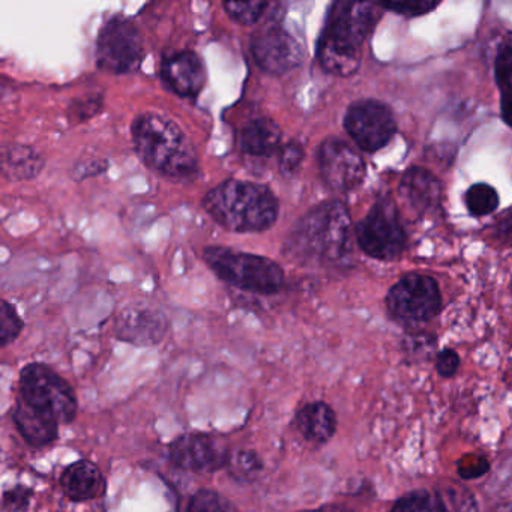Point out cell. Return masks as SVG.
Listing matches in <instances>:
<instances>
[{
  "label": "cell",
  "instance_id": "obj_32",
  "mask_svg": "<svg viewBox=\"0 0 512 512\" xmlns=\"http://www.w3.org/2000/svg\"><path fill=\"white\" fill-rule=\"evenodd\" d=\"M488 470L487 458L479 457V455H470V457L463 458L458 464V473L461 478L473 479L479 478L484 475Z\"/></svg>",
  "mask_w": 512,
  "mask_h": 512
},
{
  "label": "cell",
  "instance_id": "obj_1",
  "mask_svg": "<svg viewBox=\"0 0 512 512\" xmlns=\"http://www.w3.org/2000/svg\"><path fill=\"white\" fill-rule=\"evenodd\" d=\"M380 5L370 2H335L326 17L317 44L323 70L349 77L361 64V47L380 19Z\"/></svg>",
  "mask_w": 512,
  "mask_h": 512
},
{
  "label": "cell",
  "instance_id": "obj_30",
  "mask_svg": "<svg viewBox=\"0 0 512 512\" xmlns=\"http://www.w3.org/2000/svg\"><path fill=\"white\" fill-rule=\"evenodd\" d=\"M437 5H439L437 2H430V0H415V2H382L380 8L403 14V16L416 17L430 13Z\"/></svg>",
  "mask_w": 512,
  "mask_h": 512
},
{
  "label": "cell",
  "instance_id": "obj_10",
  "mask_svg": "<svg viewBox=\"0 0 512 512\" xmlns=\"http://www.w3.org/2000/svg\"><path fill=\"white\" fill-rule=\"evenodd\" d=\"M344 127L356 145L367 152H376L388 145L397 131L389 107L374 100L358 101L350 106L344 118Z\"/></svg>",
  "mask_w": 512,
  "mask_h": 512
},
{
  "label": "cell",
  "instance_id": "obj_17",
  "mask_svg": "<svg viewBox=\"0 0 512 512\" xmlns=\"http://www.w3.org/2000/svg\"><path fill=\"white\" fill-rule=\"evenodd\" d=\"M64 493L73 500H92L103 496L106 479L101 470L91 461L71 464L61 478Z\"/></svg>",
  "mask_w": 512,
  "mask_h": 512
},
{
  "label": "cell",
  "instance_id": "obj_6",
  "mask_svg": "<svg viewBox=\"0 0 512 512\" xmlns=\"http://www.w3.org/2000/svg\"><path fill=\"white\" fill-rule=\"evenodd\" d=\"M20 389L26 403L59 424H68L76 418L77 398L70 383L44 364L26 365L20 374Z\"/></svg>",
  "mask_w": 512,
  "mask_h": 512
},
{
  "label": "cell",
  "instance_id": "obj_26",
  "mask_svg": "<svg viewBox=\"0 0 512 512\" xmlns=\"http://www.w3.org/2000/svg\"><path fill=\"white\" fill-rule=\"evenodd\" d=\"M391 512H442L436 494L427 490L412 491L401 497Z\"/></svg>",
  "mask_w": 512,
  "mask_h": 512
},
{
  "label": "cell",
  "instance_id": "obj_3",
  "mask_svg": "<svg viewBox=\"0 0 512 512\" xmlns=\"http://www.w3.org/2000/svg\"><path fill=\"white\" fill-rule=\"evenodd\" d=\"M350 215L340 202H326L311 209L293 227L284 245V256L299 263H331L349 250Z\"/></svg>",
  "mask_w": 512,
  "mask_h": 512
},
{
  "label": "cell",
  "instance_id": "obj_22",
  "mask_svg": "<svg viewBox=\"0 0 512 512\" xmlns=\"http://www.w3.org/2000/svg\"><path fill=\"white\" fill-rule=\"evenodd\" d=\"M436 496L442 512H478L475 496L458 484L437 488Z\"/></svg>",
  "mask_w": 512,
  "mask_h": 512
},
{
  "label": "cell",
  "instance_id": "obj_12",
  "mask_svg": "<svg viewBox=\"0 0 512 512\" xmlns=\"http://www.w3.org/2000/svg\"><path fill=\"white\" fill-rule=\"evenodd\" d=\"M317 155H319L320 173L332 190H353L364 179V160L343 140H325L320 145Z\"/></svg>",
  "mask_w": 512,
  "mask_h": 512
},
{
  "label": "cell",
  "instance_id": "obj_14",
  "mask_svg": "<svg viewBox=\"0 0 512 512\" xmlns=\"http://www.w3.org/2000/svg\"><path fill=\"white\" fill-rule=\"evenodd\" d=\"M161 77L167 88L179 97H197L206 82L202 59L194 52L170 56L161 65Z\"/></svg>",
  "mask_w": 512,
  "mask_h": 512
},
{
  "label": "cell",
  "instance_id": "obj_23",
  "mask_svg": "<svg viewBox=\"0 0 512 512\" xmlns=\"http://www.w3.org/2000/svg\"><path fill=\"white\" fill-rule=\"evenodd\" d=\"M230 475L238 481L250 482L262 472V458L251 449H241L227 458Z\"/></svg>",
  "mask_w": 512,
  "mask_h": 512
},
{
  "label": "cell",
  "instance_id": "obj_21",
  "mask_svg": "<svg viewBox=\"0 0 512 512\" xmlns=\"http://www.w3.org/2000/svg\"><path fill=\"white\" fill-rule=\"evenodd\" d=\"M43 167V158L29 146L14 145L5 151L4 170L10 178L34 179Z\"/></svg>",
  "mask_w": 512,
  "mask_h": 512
},
{
  "label": "cell",
  "instance_id": "obj_13",
  "mask_svg": "<svg viewBox=\"0 0 512 512\" xmlns=\"http://www.w3.org/2000/svg\"><path fill=\"white\" fill-rule=\"evenodd\" d=\"M170 460L190 472H212L227 463L217 443L202 434H185L170 445Z\"/></svg>",
  "mask_w": 512,
  "mask_h": 512
},
{
  "label": "cell",
  "instance_id": "obj_33",
  "mask_svg": "<svg viewBox=\"0 0 512 512\" xmlns=\"http://www.w3.org/2000/svg\"><path fill=\"white\" fill-rule=\"evenodd\" d=\"M460 368V356L452 349H445L437 356V373L442 377H452Z\"/></svg>",
  "mask_w": 512,
  "mask_h": 512
},
{
  "label": "cell",
  "instance_id": "obj_34",
  "mask_svg": "<svg viewBox=\"0 0 512 512\" xmlns=\"http://www.w3.org/2000/svg\"><path fill=\"white\" fill-rule=\"evenodd\" d=\"M31 502V491L28 488H14L5 494V506L14 512H23Z\"/></svg>",
  "mask_w": 512,
  "mask_h": 512
},
{
  "label": "cell",
  "instance_id": "obj_37",
  "mask_svg": "<svg viewBox=\"0 0 512 512\" xmlns=\"http://www.w3.org/2000/svg\"><path fill=\"white\" fill-rule=\"evenodd\" d=\"M490 512H512V503H503V505L491 509Z\"/></svg>",
  "mask_w": 512,
  "mask_h": 512
},
{
  "label": "cell",
  "instance_id": "obj_7",
  "mask_svg": "<svg viewBox=\"0 0 512 512\" xmlns=\"http://www.w3.org/2000/svg\"><path fill=\"white\" fill-rule=\"evenodd\" d=\"M142 35L137 26L125 17H115L101 29L97 40V64L110 74H128L142 64Z\"/></svg>",
  "mask_w": 512,
  "mask_h": 512
},
{
  "label": "cell",
  "instance_id": "obj_25",
  "mask_svg": "<svg viewBox=\"0 0 512 512\" xmlns=\"http://www.w3.org/2000/svg\"><path fill=\"white\" fill-rule=\"evenodd\" d=\"M188 512H238V509L223 494L200 490L191 497Z\"/></svg>",
  "mask_w": 512,
  "mask_h": 512
},
{
  "label": "cell",
  "instance_id": "obj_18",
  "mask_svg": "<svg viewBox=\"0 0 512 512\" xmlns=\"http://www.w3.org/2000/svg\"><path fill=\"white\" fill-rule=\"evenodd\" d=\"M14 422L29 445L40 448L49 445L58 437L59 422L35 409L25 400H20L17 404Z\"/></svg>",
  "mask_w": 512,
  "mask_h": 512
},
{
  "label": "cell",
  "instance_id": "obj_19",
  "mask_svg": "<svg viewBox=\"0 0 512 512\" xmlns=\"http://www.w3.org/2000/svg\"><path fill=\"white\" fill-rule=\"evenodd\" d=\"M296 425L302 436L310 442H328L337 430V418L328 404L310 403L296 415Z\"/></svg>",
  "mask_w": 512,
  "mask_h": 512
},
{
  "label": "cell",
  "instance_id": "obj_29",
  "mask_svg": "<svg viewBox=\"0 0 512 512\" xmlns=\"http://www.w3.org/2000/svg\"><path fill=\"white\" fill-rule=\"evenodd\" d=\"M496 77L502 94H512V38L497 53Z\"/></svg>",
  "mask_w": 512,
  "mask_h": 512
},
{
  "label": "cell",
  "instance_id": "obj_8",
  "mask_svg": "<svg viewBox=\"0 0 512 512\" xmlns=\"http://www.w3.org/2000/svg\"><path fill=\"white\" fill-rule=\"evenodd\" d=\"M359 247L368 256L392 260L403 253L406 233L394 203L380 200L356 227Z\"/></svg>",
  "mask_w": 512,
  "mask_h": 512
},
{
  "label": "cell",
  "instance_id": "obj_20",
  "mask_svg": "<svg viewBox=\"0 0 512 512\" xmlns=\"http://www.w3.org/2000/svg\"><path fill=\"white\" fill-rule=\"evenodd\" d=\"M280 143V127L269 118L254 119L241 133V149L251 157H269Z\"/></svg>",
  "mask_w": 512,
  "mask_h": 512
},
{
  "label": "cell",
  "instance_id": "obj_11",
  "mask_svg": "<svg viewBox=\"0 0 512 512\" xmlns=\"http://www.w3.org/2000/svg\"><path fill=\"white\" fill-rule=\"evenodd\" d=\"M254 61L265 73H289L301 64L302 52L298 41L280 25H268L254 32L251 37Z\"/></svg>",
  "mask_w": 512,
  "mask_h": 512
},
{
  "label": "cell",
  "instance_id": "obj_27",
  "mask_svg": "<svg viewBox=\"0 0 512 512\" xmlns=\"http://www.w3.org/2000/svg\"><path fill=\"white\" fill-rule=\"evenodd\" d=\"M224 8L236 23L250 26L262 20L269 4L268 2H226Z\"/></svg>",
  "mask_w": 512,
  "mask_h": 512
},
{
  "label": "cell",
  "instance_id": "obj_5",
  "mask_svg": "<svg viewBox=\"0 0 512 512\" xmlns=\"http://www.w3.org/2000/svg\"><path fill=\"white\" fill-rule=\"evenodd\" d=\"M203 259L220 280L245 292L272 295L280 292L284 284L283 269L268 257L232 248L208 247L203 251Z\"/></svg>",
  "mask_w": 512,
  "mask_h": 512
},
{
  "label": "cell",
  "instance_id": "obj_16",
  "mask_svg": "<svg viewBox=\"0 0 512 512\" xmlns=\"http://www.w3.org/2000/svg\"><path fill=\"white\" fill-rule=\"evenodd\" d=\"M400 193L409 208L419 215L430 214L439 208L442 199L440 182L421 167H412L404 173Z\"/></svg>",
  "mask_w": 512,
  "mask_h": 512
},
{
  "label": "cell",
  "instance_id": "obj_24",
  "mask_svg": "<svg viewBox=\"0 0 512 512\" xmlns=\"http://www.w3.org/2000/svg\"><path fill=\"white\" fill-rule=\"evenodd\" d=\"M464 200H466L470 214L475 217L493 214L499 206V196H497L496 190L487 184H476L470 187Z\"/></svg>",
  "mask_w": 512,
  "mask_h": 512
},
{
  "label": "cell",
  "instance_id": "obj_4",
  "mask_svg": "<svg viewBox=\"0 0 512 512\" xmlns=\"http://www.w3.org/2000/svg\"><path fill=\"white\" fill-rule=\"evenodd\" d=\"M203 208L221 227L236 233L271 229L280 211L268 187L235 179L212 188L203 199Z\"/></svg>",
  "mask_w": 512,
  "mask_h": 512
},
{
  "label": "cell",
  "instance_id": "obj_28",
  "mask_svg": "<svg viewBox=\"0 0 512 512\" xmlns=\"http://www.w3.org/2000/svg\"><path fill=\"white\" fill-rule=\"evenodd\" d=\"M0 340H2V346H8L17 340L20 332L23 329V322L17 314L16 308L10 304V302H2V308H0Z\"/></svg>",
  "mask_w": 512,
  "mask_h": 512
},
{
  "label": "cell",
  "instance_id": "obj_9",
  "mask_svg": "<svg viewBox=\"0 0 512 512\" xmlns=\"http://www.w3.org/2000/svg\"><path fill=\"white\" fill-rule=\"evenodd\" d=\"M440 305L439 286L427 275H407L389 290V313L403 323L428 322L437 316Z\"/></svg>",
  "mask_w": 512,
  "mask_h": 512
},
{
  "label": "cell",
  "instance_id": "obj_31",
  "mask_svg": "<svg viewBox=\"0 0 512 512\" xmlns=\"http://www.w3.org/2000/svg\"><path fill=\"white\" fill-rule=\"evenodd\" d=\"M304 160V149L299 143H290L281 152L280 169L281 172L290 175L298 169L299 164Z\"/></svg>",
  "mask_w": 512,
  "mask_h": 512
},
{
  "label": "cell",
  "instance_id": "obj_36",
  "mask_svg": "<svg viewBox=\"0 0 512 512\" xmlns=\"http://www.w3.org/2000/svg\"><path fill=\"white\" fill-rule=\"evenodd\" d=\"M304 512H353L350 509L343 508V506H323V508L313 509V511Z\"/></svg>",
  "mask_w": 512,
  "mask_h": 512
},
{
  "label": "cell",
  "instance_id": "obj_35",
  "mask_svg": "<svg viewBox=\"0 0 512 512\" xmlns=\"http://www.w3.org/2000/svg\"><path fill=\"white\" fill-rule=\"evenodd\" d=\"M502 118L512 128V94H502Z\"/></svg>",
  "mask_w": 512,
  "mask_h": 512
},
{
  "label": "cell",
  "instance_id": "obj_2",
  "mask_svg": "<svg viewBox=\"0 0 512 512\" xmlns=\"http://www.w3.org/2000/svg\"><path fill=\"white\" fill-rule=\"evenodd\" d=\"M140 160L166 178L190 181L199 173V160L190 140L172 119L146 113L131 127Z\"/></svg>",
  "mask_w": 512,
  "mask_h": 512
},
{
  "label": "cell",
  "instance_id": "obj_15",
  "mask_svg": "<svg viewBox=\"0 0 512 512\" xmlns=\"http://www.w3.org/2000/svg\"><path fill=\"white\" fill-rule=\"evenodd\" d=\"M166 317L149 307H131L122 311L116 322V334L134 344H155L166 334Z\"/></svg>",
  "mask_w": 512,
  "mask_h": 512
}]
</instances>
